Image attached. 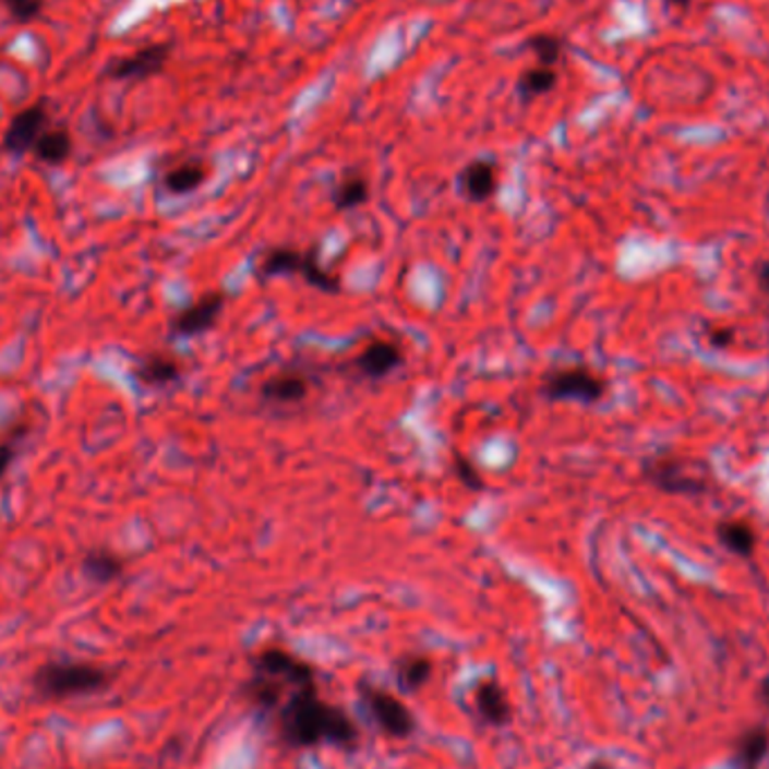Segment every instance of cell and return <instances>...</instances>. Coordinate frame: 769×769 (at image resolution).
<instances>
[{"mask_svg": "<svg viewBox=\"0 0 769 769\" xmlns=\"http://www.w3.org/2000/svg\"><path fill=\"white\" fill-rule=\"evenodd\" d=\"M459 194L474 205L489 203L500 190V167L495 160L478 158L468 163L457 176Z\"/></svg>", "mask_w": 769, "mask_h": 769, "instance_id": "cell-13", "label": "cell"}, {"mask_svg": "<svg viewBox=\"0 0 769 769\" xmlns=\"http://www.w3.org/2000/svg\"><path fill=\"white\" fill-rule=\"evenodd\" d=\"M364 705L370 707L374 720L381 724L385 734L394 738H406L412 734L414 718L410 709L396 700L394 695L379 688H364Z\"/></svg>", "mask_w": 769, "mask_h": 769, "instance_id": "cell-12", "label": "cell"}, {"mask_svg": "<svg viewBox=\"0 0 769 769\" xmlns=\"http://www.w3.org/2000/svg\"><path fill=\"white\" fill-rule=\"evenodd\" d=\"M760 698H762V702L769 707V677H765L762 684H760Z\"/></svg>", "mask_w": 769, "mask_h": 769, "instance_id": "cell-30", "label": "cell"}, {"mask_svg": "<svg viewBox=\"0 0 769 769\" xmlns=\"http://www.w3.org/2000/svg\"><path fill=\"white\" fill-rule=\"evenodd\" d=\"M228 304V296L224 290L205 292L203 298L192 302L190 307L180 309L169 324V332L176 338H199L218 324Z\"/></svg>", "mask_w": 769, "mask_h": 769, "instance_id": "cell-8", "label": "cell"}, {"mask_svg": "<svg viewBox=\"0 0 769 769\" xmlns=\"http://www.w3.org/2000/svg\"><path fill=\"white\" fill-rule=\"evenodd\" d=\"M644 480L669 495H702L709 491V474L702 464L669 453L644 461Z\"/></svg>", "mask_w": 769, "mask_h": 769, "instance_id": "cell-5", "label": "cell"}, {"mask_svg": "<svg viewBox=\"0 0 769 769\" xmlns=\"http://www.w3.org/2000/svg\"><path fill=\"white\" fill-rule=\"evenodd\" d=\"M124 572V558L108 549H95L84 558V574L95 582H111Z\"/></svg>", "mask_w": 769, "mask_h": 769, "instance_id": "cell-22", "label": "cell"}, {"mask_svg": "<svg viewBox=\"0 0 769 769\" xmlns=\"http://www.w3.org/2000/svg\"><path fill=\"white\" fill-rule=\"evenodd\" d=\"M182 374H185V362H182L178 356L165 353V351L144 356L135 368L137 381L146 387L173 385L182 379Z\"/></svg>", "mask_w": 769, "mask_h": 769, "instance_id": "cell-14", "label": "cell"}, {"mask_svg": "<svg viewBox=\"0 0 769 769\" xmlns=\"http://www.w3.org/2000/svg\"><path fill=\"white\" fill-rule=\"evenodd\" d=\"M453 466H455V478H457L468 491L480 493V491L486 489L482 470L478 468V464H474L470 457H466V455H461V453H455Z\"/></svg>", "mask_w": 769, "mask_h": 769, "instance_id": "cell-24", "label": "cell"}, {"mask_svg": "<svg viewBox=\"0 0 769 769\" xmlns=\"http://www.w3.org/2000/svg\"><path fill=\"white\" fill-rule=\"evenodd\" d=\"M527 48L538 59V65L554 68L563 57V41L554 34H536L527 41Z\"/></svg>", "mask_w": 769, "mask_h": 769, "instance_id": "cell-23", "label": "cell"}, {"mask_svg": "<svg viewBox=\"0 0 769 769\" xmlns=\"http://www.w3.org/2000/svg\"><path fill=\"white\" fill-rule=\"evenodd\" d=\"M307 688H315V675L304 659L281 648H268L256 657L250 682V693L256 705L277 709Z\"/></svg>", "mask_w": 769, "mask_h": 769, "instance_id": "cell-2", "label": "cell"}, {"mask_svg": "<svg viewBox=\"0 0 769 769\" xmlns=\"http://www.w3.org/2000/svg\"><path fill=\"white\" fill-rule=\"evenodd\" d=\"M588 769H614L610 762H605V760H597V762H592Z\"/></svg>", "mask_w": 769, "mask_h": 769, "instance_id": "cell-31", "label": "cell"}, {"mask_svg": "<svg viewBox=\"0 0 769 769\" xmlns=\"http://www.w3.org/2000/svg\"><path fill=\"white\" fill-rule=\"evenodd\" d=\"M538 389L542 398L552 402L576 400L582 406H594L605 396L608 383L597 372L582 368V364H567V368L546 372Z\"/></svg>", "mask_w": 769, "mask_h": 769, "instance_id": "cell-7", "label": "cell"}, {"mask_svg": "<svg viewBox=\"0 0 769 769\" xmlns=\"http://www.w3.org/2000/svg\"><path fill=\"white\" fill-rule=\"evenodd\" d=\"M254 275L262 281L275 277H300L315 290L324 292V296H338L343 290L340 275L322 264L317 248L273 245L260 254Z\"/></svg>", "mask_w": 769, "mask_h": 769, "instance_id": "cell-3", "label": "cell"}, {"mask_svg": "<svg viewBox=\"0 0 769 769\" xmlns=\"http://www.w3.org/2000/svg\"><path fill=\"white\" fill-rule=\"evenodd\" d=\"M279 731L284 741L296 747L320 743L351 747L358 741V729L351 718L338 707L322 702L315 688L300 690L284 702L279 709Z\"/></svg>", "mask_w": 769, "mask_h": 769, "instance_id": "cell-1", "label": "cell"}, {"mask_svg": "<svg viewBox=\"0 0 769 769\" xmlns=\"http://www.w3.org/2000/svg\"><path fill=\"white\" fill-rule=\"evenodd\" d=\"M767 756H769V729L762 724H756L743 731L734 747L736 769H760Z\"/></svg>", "mask_w": 769, "mask_h": 769, "instance_id": "cell-17", "label": "cell"}, {"mask_svg": "<svg viewBox=\"0 0 769 769\" xmlns=\"http://www.w3.org/2000/svg\"><path fill=\"white\" fill-rule=\"evenodd\" d=\"M669 3L675 5V8H688L690 0H669Z\"/></svg>", "mask_w": 769, "mask_h": 769, "instance_id": "cell-32", "label": "cell"}, {"mask_svg": "<svg viewBox=\"0 0 769 769\" xmlns=\"http://www.w3.org/2000/svg\"><path fill=\"white\" fill-rule=\"evenodd\" d=\"M558 84V72L554 68H546V65H536V68H529L525 70L518 84H516V91H518V97L529 104L533 99H538L540 95H546L549 91H554Z\"/></svg>", "mask_w": 769, "mask_h": 769, "instance_id": "cell-20", "label": "cell"}, {"mask_svg": "<svg viewBox=\"0 0 769 769\" xmlns=\"http://www.w3.org/2000/svg\"><path fill=\"white\" fill-rule=\"evenodd\" d=\"M50 113L44 101H36L27 108H23L21 113H16L3 135V149L14 154V156H25L32 154L36 140L44 135L48 129Z\"/></svg>", "mask_w": 769, "mask_h": 769, "instance_id": "cell-10", "label": "cell"}, {"mask_svg": "<svg viewBox=\"0 0 769 769\" xmlns=\"http://www.w3.org/2000/svg\"><path fill=\"white\" fill-rule=\"evenodd\" d=\"M716 536L726 552L749 558L756 552V529L745 520H724L716 527Z\"/></svg>", "mask_w": 769, "mask_h": 769, "instance_id": "cell-18", "label": "cell"}, {"mask_svg": "<svg viewBox=\"0 0 769 769\" xmlns=\"http://www.w3.org/2000/svg\"><path fill=\"white\" fill-rule=\"evenodd\" d=\"M372 196L370 178L358 169L347 171L332 190V205L336 212H353L362 207Z\"/></svg>", "mask_w": 769, "mask_h": 769, "instance_id": "cell-16", "label": "cell"}, {"mask_svg": "<svg viewBox=\"0 0 769 769\" xmlns=\"http://www.w3.org/2000/svg\"><path fill=\"white\" fill-rule=\"evenodd\" d=\"M758 286L769 292V262H765L760 268H758Z\"/></svg>", "mask_w": 769, "mask_h": 769, "instance_id": "cell-29", "label": "cell"}, {"mask_svg": "<svg viewBox=\"0 0 769 769\" xmlns=\"http://www.w3.org/2000/svg\"><path fill=\"white\" fill-rule=\"evenodd\" d=\"M108 684V671L88 662H48L34 675V688L46 700L84 698L104 690Z\"/></svg>", "mask_w": 769, "mask_h": 769, "instance_id": "cell-4", "label": "cell"}, {"mask_svg": "<svg viewBox=\"0 0 769 769\" xmlns=\"http://www.w3.org/2000/svg\"><path fill=\"white\" fill-rule=\"evenodd\" d=\"M169 55H171V46H167V44L146 46L131 57L113 61L111 65L106 68V75L116 82L149 80V77L158 75V72H163V68L169 61Z\"/></svg>", "mask_w": 769, "mask_h": 769, "instance_id": "cell-11", "label": "cell"}, {"mask_svg": "<svg viewBox=\"0 0 769 769\" xmlns=\"http://www.w3.org/2000/svg\"><path fill=\"white\" fill-rule=\"evenodd\" d=\"M317 383L320 381L315 379L313 370L302 368V364H288V368L273 372L260 383L256 398L268 410L292 412L296 408H302L313 396Z\"/></svg>", "mask_w": 769, "mask_h": 769, "instance_id": "cell-6", "label": "cell"}, {"mask_svg": "<svg viewBox=\"0 0 769 769\" xmlns=\"http://www.w3.org/2000/svg\"><path fill=\"white\" fill-rule=\"evenodd\" d=\"M478 711L491 724H504L508 720L510 707L506 702V695L497 682H484L478 688Z\"/></svg>", "mask_w": 769, "mask_h": 769, "instance_id": "cell-21", "label": "cell"}, {"mask_svg": "<svg viewBox=\"0 0 769 769\" xmlns=\"http://www.w3.org/2000/svg\"><path fill=\"white\" fill-rule=\"evenodd\" d=\"M32 154L44 165L59 167L72 154V135L65 129H46L44 135L36 140Z\"/></svg>", "mask_w": 769, "mask_h": 769, "instance_id": "cell-19", "label": "cell"}, {"mask_svg": "<svg viewBox=\"0 0 769 769\" xmlns=\"http://www.w3.org/2000/svg\"><path fill=\"white\" fill-rule=\"evenodd\" d=\"M207 178H209V167L203 160H188L165 171L163 188L171 196H188L201 190Z\"/></svg>", "mask_w": 769, "mask_h": 769, "instance_id": "cell-15", "label": "cell"}, {"mask_svg": "<svg viewBox=\"0 0 769 769\" xmlns=\"http://www.w3.org/2000/svg\"><path fill=\"white\" fill-rule=\"evenodd\" d=\"M406 362V351L394 340L387 338H376L372 343L364 345L353 360L349 362L351 372L370 383H379L389 379L394 372L400 370V364Z\"/></svg>", "mask_w": 769, "mask_h": 769, "instance_id": "cell-9", "label": "cell"}, {"mask_svg": "<svg viewBox=\"0 0 769 769\" xmlns=\"http://www.w3.org/2000/svg\"><path fill=\"white\" fill-rule=\"evenodd\" d=\"M10 16L19 25H29L44 12V0H5Z\"/></svg>", "mask_w": 769, "mask_h": 769, "instance_id": "cell-26", "label": "cell"}, {"mask_svg": "<svg viewBox=\"0 0 769 769\" xmlns=\"http://www.w3.org/2000/svg\"><path fill=\"white\" fill-rule=\"evenodd\" d=\"M709 343L716 349H726L731 343H734V332H731V328H713L709 334Z\"/></svg>", "mask_w": 769, "mask_h": 769, "instance_id": "cell-28", "label": "cell"}, {"mask_svg": "<svg viewBox=\"0 0 769 769\" xmlns=\"http://www.w3.org/2000/svg\"><path fill=\"white\" fill-rule=\"evenodd\" d=\"M25 430H21L16 436H10V442H3L0 444V482H3L5 478V472L10 470L14 457H16V444H19V438L23 436Z\"/></svg>", "mask_w": 769, "mask_h": 769, "instance_id": "cell-27", "label": "cell"}, {"mask_svg": "<svg viewBox=\"0 0 769 769\" xmlns=\"http://www.w3.org/2000/svg\"><path fill=\"white\" fill-rule=\"evenodd\" d=\"M430 673H432L430 659L408 657V659H402V664L398 669V680L406 688H419L423 682H428Z\"/></svg>", "mask_w": 769, "mask_h": 769, "instance_id": "cell-25", "label": "cell"}]
</instances>
